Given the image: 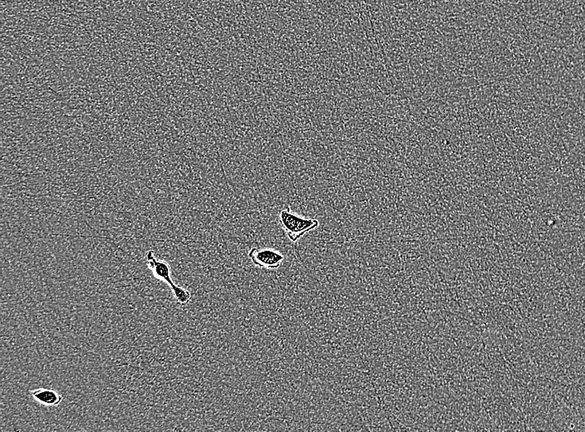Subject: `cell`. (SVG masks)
I'll return each mask as SVG.
<instances>
[{"instance_id":"cell-1","label":"cell","mask_w":585,"mask_h":432,"mask_svg":"<svg viewBox=\"0 0 585 432\" xmlns=\"http://www.w3.org/2000/svg\"><path fill=\"white\" fill-rule=\"evenodd\" d=\"M279 223L292 242H298L306 233L314 231L319 225L318 220L296 215L290 207L279 213Z\"/></svg>"},{"instance_id":"cell-2","label":"cell","mask_w":585,"mask_h":432,"mask_svg":"<svg viewBox=\"0 0 585 432\" xmlns=\"http://www.w3.org/2000/svg\"><path fill=\"white\" fill-rule=\"evenodd\" d=\"M248 255L256 266L268 270H278L284 259L282 253L267 248H252Z\"/></svg>"},{"instance_id":"cell-3","label":"cell","mask_w":585,"mask_h":432,"mask_svg":"<svg viewBox=\"0 0 585 432\" xmlns=\"http://www.w3.org/2000/svg\"><path fill=\"white\" fill-rule=\"evenodd\" d=\"M146 258L148 267L153 271L154 275L157 277L169 283L171 288L175 285L173 278H171V270L169 264L155 258L154 251H152L147 253Z\"/></svg>"},{"instance_id":"cell-4","label":"cell","mask_w":585,"mask_h":432,"mask_svg":"<svg viewBox=\"0 0 585 432\" xmlns=\"http://www.w3.org/2000/svg\"><path fill=\"white\" fill-rule=\"evenodd\" d=\"M31 395L36 402L49 407H57L64 399L60 393L49 388L37 389L31 392Z\"/></svg>"},{"instance_id":"cell-5","label":"cell","mask_w":585,"mask_h":432,"mask_svg":"<svg viewBox=\"0 0 585 432\" xmlns=\"http://www.w3.org/2000/svg\"><path fill=\"white\" fill-rule=\"evenodd\" d=\"M171 289L173 290V293L179 305H186L187 303H190V299H192L190 292L182 286L175 285Z\"/></svg>"}]
</instances>
